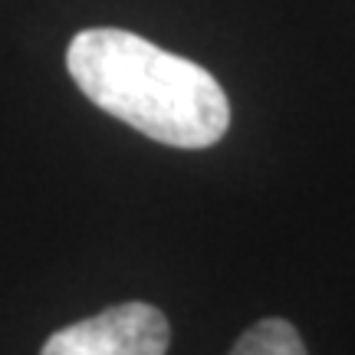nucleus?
<instances>
[{
  "instance_id": "nucleus-3",
  "label": "nucleus",
  "mask_w": 355,
  "mask_h": 355,
  "mask_svg": "<svg viewBox=\"0 0 355 355\" xmlns=\"http://www.w3.org/2000/svg\"><path fill=\"white\" fill-rule=\"evenodd\" d=\"M230 355H309L300 332L286 319H260L243 332Z\"/></svg>"
},
{
  "instance_id": "nucleus-2",
  "label": "nucleus",
  "mask_w": 355,
  "mask_h": 355,
  "mask_svg": "<svg viewBox=\"0 0 355 355\" xmlns=\"http://www.w3.org/2000/svg\"><path fill=\"white\" fill-rule=\"evenodd\" d=\"M168 343L171 329L158 306L119 303L53 332L40 355H165Z\"/></svg>"
},
{
  "instance_id": "nucleus-1",
  "label": "nucleus",
  "mask_w": 355,
  "mask_h": 355,
  "mask_svg": "<svg viewBox=\"0 0 355 355\" xmlns=\"http://www.w3.org/2000/svg\"><path fill=\"white\" fill-rule=\"evenodd\" d=\"M66 69L92 105L171 148H207L230 125V102L204 66L119 26L76 33Z\"/></svg>"
}]
</instances>
